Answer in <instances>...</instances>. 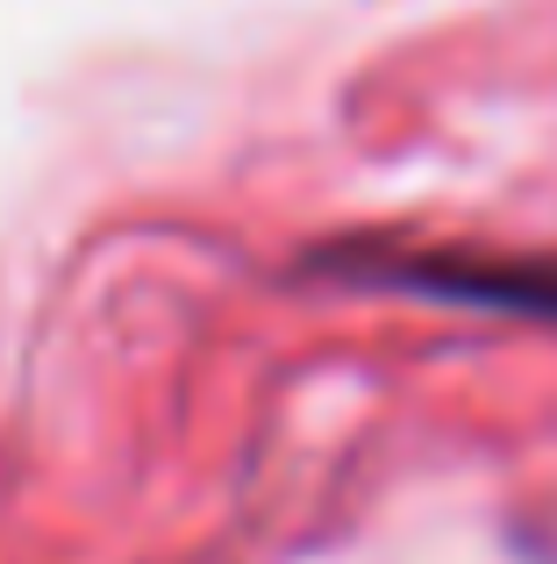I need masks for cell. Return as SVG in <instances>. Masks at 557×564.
Here are the masks:
<instances>
[{
	"mask_svg": "<svg viewBox=\"0 0 557 564\" xmlns=\"http://www.w3.org/2000/svg\"><path fill=\"white\" fill-rule=\"evenodd\" d=\"M358 286H393L422 301H465L501 315H550L557 322V258H472V250H343L321 258Z\"/></svg>",
	"mask_w": 557,
	"mask_h": 564,
	"instance_id": "6da1fadb",
	"label": "cell"
}]
</instances>
